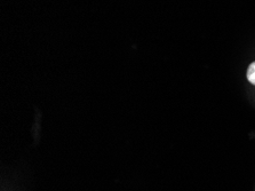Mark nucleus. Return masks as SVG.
Wrapping results in <instances>:
<instances>
[{
  "label": "nucleus",
  "mask_w": 255,
  "mask_h": 191,
  "mask_svg": "<svg viewBox=\"0 0 255 191\" xmlns=\"http://www.w3.org/2000/svg\"><path fill=\"white\" fill-rule=\"evenodd\" d=\"M247 79L251 84L255 85V62L251 63L249 69H247Z\"/></svg>",
  "instance_id": "obj_1"
}]
</instances>
